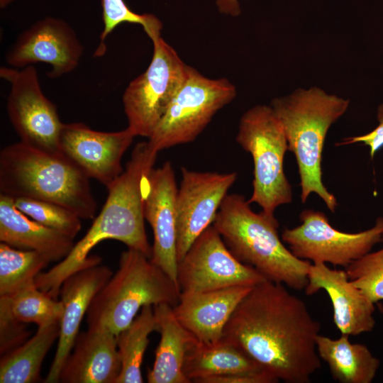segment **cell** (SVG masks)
<instances>
[{
	"label": "cell",
	"mask_w": 383,
	"mask_h": 383,
	"mask_svg": "<svg viewBox=\"0 0 383 383\" xmlns=\"http://www.w3.org/2000/svg\"><path fill=\"white\" fill-rule=\"evenodd\" d=\"M320 330L302 299L267 279L240 301L222 338L278 381L307 383L321 367L316 348Z\"/></svg>",
	"instance_id": "cell-1"
},
{
	"label": "cell",
	"mask_w": 383,
	"mask_h": 383,
	"mask_svg": "<svg viewBox=\"0 0 383 383\" xmlns=\"http://www.w3.org/2000/svg\"><path fill=\"white\" fill-rule=\"evenodd\" d=\"M157 153L148 141L135 145L123 172L108 189L106 202L87 233L67 257L40 273L39 281L47 291L58 294L69 276L101 263V257L90 252L105 240H118L150 258L152 246L145 228L143 192L145 177L153 168Z\"/></svg>",
	"instance_id": "cell-2"
},
{
	"label": "cell",
	"mask_w": 383,
	"mask_h": 383,
	"mask_svg": "<svg viewBox=\"0 0 383 383\" xmlns=\"http://www.w3.org/2000/svg\"><path fill=\"white\" fill-rule=\"evenodd\" d=\"M349 104L348 99L312 87L298 88L275 98L270 105L283 127L288 150L296 160L301 202L315 193L333 213L338 203L322 181V154L330 127L346 112Z\"/></svg>",
	"instance_id": "cell-3"
},
{
	"label": "cell",
	"mask_w": 383,
	"mask_h": 383,
	"mask_svg": "<svg viewBox=\"0 0 383 383\" xmlns=\"http://www.w3.org/2000/svg\"><path fill=\"white\" fill-rule=\"evenodd\" d=\"M250 204L241 194H227L212 225L240 262L267 280L295 290L304 289L311 263L296 257L285 247L274 216L262 211L255 213Z\"/></svg>",
	"instance_id": "cell-4"
},
{
	"label": "cell",
	"mask_w": 383,
	"mask_h": 383,
	"mask_svg": "<svg viewBox=\"0 0 383 383\" xmlns=\"http://www.w3.org/2000/svg\"><path fill=\"white\" fill-rule=\"evenodd\" d=\"M89 178L62 155H55L21 142L0 152V194L63 206L82 219L93 218L96 202Z\"/></svg>",
	"instance_id": "cell-5"
},
{
	"label": "cell",
	"mask_w": 383,
	"mask_h": 383,
	"mask_svg": "<svg viewBox=\"0 0 383 383\" xmlns=\"http://www.w3.org/2000/svg\"><path fill=\"white\" fill-rule=\"evenodd\" d=\"M180 291L176 282L142 252L128 248L117 271L94 297L87 312L88 327H103L117 335L143 307L175 306Z\"/></svg>",
	"instance_id": "cell-6"
},
{
	"label": "cell",
	"mask_w": 383,
	"mask_h": 383,
	"mask_svg": "<svg viewBox=\"0 0 383 383\" xmlns=\"http://www.w3.org/2000/svg\"><path fill=\"white\" fill-rule=\"evenodd\" d=\"M236 142L253 160L252 193L248 201L274 216L278 206L292 201V190L284 170L286 135L271 106L256 105L243 113Z\"/></svg>",
	"instance_id": "cell-7"
},
{
	"label": "cell",
	"mask_w": 383,
	"mask_h": 383,
	"mask_svg": "<svg viewBox=\"0 0 383 383\" xmlns=\"http://www.w3.org/2000/svg\"><path fill=\"white\" fill-rule=\"evenodd\" d=\"M236 96L227 79H210L189 66L187 76L148 143L155 151L192 142Z\"/></svg>",
	"instance_id": "cell-8"
},
{
	"label": "cell",
	"mask_w": 383,
	"mask_h": 383,
	"mask_svg": "<svg viewBox=\"0 0 383 383\" xmlns=\"http://www.w3.org/2000/svg\"><path fill=\"white\" fill-rule=\"evenodd\" d=\"M147 70L132 80L122 101L128 128L135 136L150 138L182 84L189 66L174 48L157 36Z\"/></svg>",
	"instance_id": "cell-9"
},
{
	"label": "cell",
	"mask_w": 383,
	"mask_h": 383,
	"mask_svg": "<svg viewBox=\"0 0 383 383\" xmlns=\"http://www.w3.org/2000/svg\"><path fill=\"white\" fill-rule=\"evenodd\" d=\"M0 76L11 84L6 101L9 121L20 142L45 152L62 155L59 136L63 123L56 106L43 93L36 68L2 67Z\"/></svg>",
	"instance_id": "cell-10"
},
{
	"label": "cell",
	"mask_w": 383,
	"mask_h": 383,
	"mask_svg": "<svg viewBox=\"0 0 383 383\" xmlns=\"http://www.w3.org/2000/svg\"><path fill=\"white\" fill-rule=\"evenodd\" d=\"M299 218L301 224L285 228L282 240L296 257L313 263H331L346 267L382 240V217L372 228L354 233L335 229L325 213L318 211L305 209Z\"/></svg>",
	"instance_id": "cell-11"
},
{
	"label": "cell",
	"mask_w": 383,
	"mask_h": 383,
	"mask_svg": "<svg viewBox=\"0 0 383 383\" xmlns=\"http://www.w3.org/2000/svg\"><path fill=\"white\" fill-rule=\"evenodd\" d=\"M267 279L237 259L213 225L192 243L178 262L180 293L213 291L233 287H254Z\"/></svg>",
	"instance_id": "cell-12"
},
{
	"label": "cell",
	"mask_w": 383,
	"mask_h": 383,
	"mask_svg": "<svg viewBox=\"0 0 383 383\" xmlns=\"http://www.w3.org/2000/svg\"><path fill=\"white\" fill-rule=\"evenodd\" d=\"M134 137L128 127L102 132L83 123H63L59 148L65 158L108 189L123 172L121 160Z\"/></svg>",
	"instance_id": "cell-13"
},
{
	"label": "cell",
	"mask_w": 383,
	"mask_h": 383,
	"mask_svg": "<svg viewBox=\"0 0 383 383\" xmlns=\"http://www.w3.org/2000/svg\"><path fill=\"white\" fill-rule=\"evenodd\" d=\"M84 47L75 30L65 21L46 17L33 23L17 37L5 59L14 68L44 62L51 66L50 78L60 77L75 70Z\"/></svg>",
	"instance_id": "cell-14"
},
{
	"label": "cell",
	"mask_w": 383,
	"mask_h": 383,
	"mask_svg": "<svg viewBox=\"0 0 383 383\" xmlns=\"http://www.w3.org/2000/svg\"><path fill=\"white\" fill-rule=\"evenodd\" d=\"M177 191V260L216 218L218 211L237 179L236 172L218 173L182 170Z\"/></svg>",
	"instance_id": "cell-15"
},
{
	"label": "cell",
	"mask_w": 383,
	"mask_h": 383,
	"mask_svg": "<svg viewBox=\"0 0 383 383\" xmlns=\"http://www.w3.org/2000/svg\"><path fill=\"white\" fill-rule=\"evenodd\" d=\"M177 191L175 174L170 162H165L160 167H153L145 177L143 214L154 237L150 260L177 284Z\"/></svg>",
	"instance_id": "cell-16"
},
{
	"label": "cell",
	"mask_w": 383,
	"mask_h": 383,
	"mask_svg": "<svg viewBox=\"0 0 383 383\" xmlns=\"http://www.w3.org/2000/svg\"><path fill=\"white\" fill-rule=\"evenodd\" d=\"M304 290L309 296L326 292L333 322L341 334L357 335L374 329V303L351 282L345 270L331 269L323 262L311 264Z\"/></svg>",
	"instance_id": "cell-17"
},
{
	"label": "cell",
	"mask_w": 383,
	"mask_h": 383,
	"mask_svg": "<svg viewBox=\"0 0 383 383\" xmlns=\"http://www.w3.org/2000/svg\"><path fill=\"white\" fill-rule=\"evenodd\" d=\"M113 273L106 265L84 267L69 276L62 284L60 294L64 312L60 323L57 347L45 383H57L62 367L71 352L80 324L100 289Z\"/></svg>",
	"instance_id": "cell-18"
},
{
	"label": "cell",
	"mask_w": 383,
	"mask_h": 383,
	"mask_svg": "<svg viewBox=\"0 0 383 383\" xmlns=\"http://www.w3.org/2000/svg\"><path fill=\"white\" fill-rule=\"evenodd\" d=\"M121 370L116 335L103 327H88L78 333L58 382L116 383Z\"/></svg>",
	"instance_id": "cell-19"
},
{
	"label": "cell",
	"mask_w": 383,
	"mask_h": 383,
	"mask_svg": "<svg viewBox=\"0 0 383 383\" xmlns=\"http://www.w3.org/2000/svg\"><path fill=\"white\" fill-rule=\"evenodd\" d=\"M252 288L233 287L213 291L180 293L173 312L178 321L199 342L214 343L236 306Z\"/></svg>",
	"instance_id": "cell-20"
},
{
	"label": "cell",
	"mask_w": 383,
	"mask_h": 383,
	"mask_svg": "<svg viewBox=\"0 0 383 383\" xmlns=\"http://www.w3.org/2000/svg\"><path fill=\"white\" fill-rule=\"evenodd\" d=\"M0 241L38 252L50 262L63 260L74 245L72 238L30 218L16 206L13 198L1 194Z\"/></svg>",
	"instance_id": "cell-21"
},
{
	"label": "cell",
	"mask_w": 383,
	"mask_h": 383,
	"mask_svg": "<svg viewBox=\"0 0 383 383\" xmlns=\"http://www.w3.org/2000/svg\"><path fill=\"white\" fill-rule=\"evenodd\" d=\"M157 331L160 340L155 350L152 369L148 370L149 383H189L183 367L191 345L196 340L177 319L173 306L168 304L153 306Z\"/></svg>",
	"instance_id": "cell-22"
},
{
	"label": "cell",
	"mask_w": 383,
	"mask_h": 383,
	"mask_svg": "<svg viewBox=\"0 0 383 383\" xmlns=\"http://www.w3.org/2000/svg\"><path fill=\"white\" fill-rule=\"evenodd\" d=\"M316 348L333 378L340 383H370L380 365L366 345L350 343L348 335L333 339L319 334Z\"/></svg>",
	"instance_id": "cell-23"
},
{
	"label": "cell",
	"mask_w": 383,
	"mask_h": 383,
	"mask_svg": "<svg viewBox=\"0 0 383 383\" xmlns=\"http://www.w3.org/2000/svg\"><path fill=\"white\" fill-rule=\"evenodd\" d=\"M183 370L187 379L196 383L207 377L229 373L264 371L223 338L210 343L195 340L187 350Z\"/></svg>",
	"instance_id": "cell-24"
},
{
	"label": "cell",
	"mask_w": 383,
	"mask_h": 383,
	"mask_svg": "<svg viewBox=\"0 0 383 383\" xmlns=\"http://www.w3.org/2000/svg\"><path fill=\"white\" fill-rule=\"evenodd\" d=\"M60 335V323L38 327L30 338L0 358L1 383H34L40 378L43 361Z\"/></svg>",
	"instance_id": "cell-25"
},
{
	"label": "cell",
	"mask_w": 383,
	"mask_h": 383,
	"mask_svg": "<svg viewBox=\"0 0 383 383\" xmlns=\"http://www.w3.org/2000/svg\"><path fill=\"white\" fill-rule=\"evenodd\" d=\"M153 306L142 308L131 323L116 335L121 370L116 383H142L141 365L149 335L157 331Z\"/></svg>",
	"instance_id": "cell-26"
},
{
	"label": "cell",
	"mask_w": 383,
	"mask_h": 383,
	"mask_svg": "<svg viewBox=\"0 0 383 383\" xmlns=\"http://www.w3.org/2000/svg\"><path fill=\"white\" fill-rule=\"evenodd\" d=\"M50 263L43 255L0 243V297L10 298L35 284V277Z\"/></svg>",
	"instance_id": "cell-27"
},
{
	"label": "cell",
	"mask_w": 383,
	"mask_h": 383,
	"mask_svg": "<svg viewBox=\"0 0 383 383\" xmlns=\"http://www.w3.org/2000/svg\"><path fill=\"white\" fill-rule=\"evenodd\" d=\"M6 301L11 314L17 320L33 323L38 327L60 323L64 308L60 300L55 299L33 284L21 289Z\"/></svg>",
	"instance_id": "cell-28"
},
{
	"label": "cell",
	"mask_w": 383,
	"mask_h": 383,
	"mask_svg": "<svg viewBox=\"0 0 383 383\" xmlns=\"http://www.w3.org/2000/svg\"><path fill=\"white\" fill-rule=\"evenodd\" d=\"M16 206L38 223L74 239L81 229V219L76 213L60 204L38 199H13Z\"/></svg>",
	"instance_id": "cell-29"
},
{
	"label": "cell",
	"mask_w": 383,
	"mask_h": 383,
	"mask_svg": "<svg viewBox=\"0 0 383 383\" xmlns=\"http://www.w3.org/2000/svg\"><path fill=\"white\" fill-rule=\"evenodd\" d=\"M104 28L100 35V43L95 57L106 52L105 41L113 30L123 23L140 24L148 37L153 38L161 35L162 22L153 14H138L132 11L123 0H101Z\"/></svg>",
	"instance_id": "cell-30"
},
{
	"label": "cell",
	"mask_w": 383,
	"mask_h": 383,
	"mask_svg": "<svg viewBox=\"0 0 383 383\" xmlns=\"http://www.w3.org/2000/svg\"><path fill=\"white\" fill-rule=\"evenodd\" d=\"M345 272L351 282L372 302L383 300V248L353 261Z\"/></svg>",
	"instance_id": "cell-31"
},
{
	"label": "cell",
	"mask_w": 383,
	"mask_h": 383,
	"mask_svg": "<svg viewBox=\"0 0 383 383\" xmlns=\"http://www.w3.org/2000/svg\"><path fill=\"white\" fill-rule=\"evenodd\" d=\"M29 336L26 323L13 317L6 301L0 299V355L17 348Z\"/></svg>",
	"instance_id": "cell-32"
},
{
	"label": "cell",
	"mask_w": 383,
	"mask_h": 383,
	"mask_svg": "<svg viewBox=\"0 0 383 383\" xmlns=\"http://www.w3.org/2000/svg\"><path fill=\"white\" fill-rule=\"evenodd\" d=\"M377 126L368 133L349 137L336 143L338 146L362 143L370 148V155L372 159L377 152L383 148V103L377 108Z\"/></svg>",
	"instance_id": "cell-33"
},
{
	"label": "cell",
	"mask_w": 383,
	"mask_h": 383,
	"mask_svg": "<svg viewBox=\"0 0 383 383\" xmlns=\"http://www.w3.org/2000/svg\"><path fill=\"white\" fill-rule=\"evenodd\" d=\"M279 382L265 371L240 372L210 377L199 383H274Z\"/></svg>",
	"instance_id": "cell-34"
},
{
	"label": "cell",
	"mask_w": 383,
	"mask_h": 383,
	"mask_svg": "<svg viewBox=\"0 0 383 383\" xmlns=\"http://www.w3.org/2000/svg\"><path fill=\"white\" fill-rule=\"evenodd\" d=\"M216 3L221 13L237 16L241 12L238 0H216Z\"/></svg>",
	"instance_id": "cell-35"
},
{
	"label": "cell",
	"mask_w": 383,
	"mask_h": 383,
	"mask_svg": "<svg viewBox=\"0 0 383 383\" xmlns=\"http://www.w3.org/2000/svg\"><path fill=\"white\" fill-rule=\"evenodd\" d=\"M15 0H0L1 9H4Z\"/></svg>",
	"instance_id": "cell-36"
},
{
	"label": "cell",
	"mask_w": 383,
	"mask_h": 383,
	"mask_svg": "<svg viewBox=\"0 0 383 383\" xmlns=\"http://www.w3.org/2000/svg\"><path fill=\"white\" fill-rule=\"evenodd\" d=\"M382 240H383V233H382Z\"/></svg>",
	"instance_id": "cell-37"
}]
</instances>
